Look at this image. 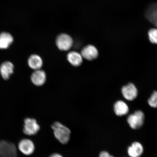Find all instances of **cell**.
<instances>
[{
  "mask_svg": "<svg viewBox=\"0 0 157 157\" xmlns=\"http://www.w3.org/2000/svg\"><path fill=\"white\" fill-rule=\"evenodd\" d=\"M52 128L55 137L59 142L65 144L69 142L71 131L68 127L60 122H55L52 124Z\"/></svg>",
  "mask_w": 157,
  "mask_h": 157,
  "instance_id": "obj_1",
  "label": "cell"
},
{
  "mask_svg": "<svg viewBox=\"0 0 157 157\" xmlns=\"http://www.w3.org/2000/svg\"><path fill=\"white\" fill-rule=\"evenodd\" d=\"M145 116L140 110H137L128 116L127 121L129 126L133 129H138L142 126L144 123Z\"/></svg>",
  "mask_w": 157,
  "mask_h": 157,
  "instance_id": "obj_2",
  "label": "cell"
},
{
  "mask_svg": "<svg viewBox=\"0 0 157 157\" xmlns=\"http://www.w3.org/2000/svg\"><path fill=\"white\" fill-rule=\"evenodd\" d=\"M23 132L27 136L36 135L40 129V125L36 119L32 118H26L25 119Z\"/></svg>",
  "mask_w": 157,
  "mask_h": 157,
  "instance_id": "obj_3",
  "label": "cell"
},
{
  "mask_svg": "<svg viewBox=\"0 0 157 157\" xmlns=\"http://www.w3.org/2000/svg\"><path fill=\"white\" fill-rule=\"evenodd\" d=\"M19 150L26 156L32 155L35 151V145L31 139L25 138L20 141L17 146Z\"/></svg>",
  "mask_w": 157,
  "mask_h": 157,
  "instance_id": "obj_4",
  "label": "cell"
},
{
  "mask_svg": "<svg viewBox=\"0 0 157 157\" xmlns=\"http://www.w3.org/2000/svg\"><path fill=\"white\" fill-rule=\"evenodd\" d=\"M56 43L57 46L60 50L67 51L72 48L73 41L70 35L62 34L59 35L56 39Z\"/></svg>",
  "mask_w": 157,
  "mask_h": 157,
  "instance_id": "obj_5",
  "label": "cell"
},
{
  "mask_svg": "<svg viewBox=\"0 0 157 157\" xmlns=\"http://www.w3.org/2000/svg\"><path fill=\"white\" fill-rule=\"evenodd\" d=\"M121 91L124 98L128 101H132L136 99L138 94L136 86L131 83L123 86Z\"/></svg>",
  "mask_w": 157,
  "mask_h": 157,
  "instance_id": "obj_6",
  "label": "cell"
},
{
  "mask_svg": "<svg viewBox=\"0 0 157 157\" xmlns=\"http://www.w3.org/2000/svg\"><path fill=\"white\" fill-rule=\"evenodd\" d=\"M81 54L83 58L91 61L97 58L99 56V52L95 46L92 45H88L82 49Z\"/></svg>",
  "mask_w": 157,
  "mask_h": 157,
  "instance_id": "obj_7",
  "label": "cell"
},
{
  "mask_svg": "<svg viewBox=\"0 0 157 157\" xmlns=\"http://www.w3.org/2000/svg\"><path fill=\"white\" fill-rule=\"evenodd\" d=\"M31 81L37 86H41L45 83L46 80V73L42 70H35L31 76Z\"/></svg>",
  "mask_w": 157,
  "mask_h": 157,
  "instance_id": "obj_8",
  "label": "cell"
},
{
  "mask_svg": "<svg viewBox=\"0 0 157 157\" xmlns=\"http://www.w3.org/2000/svg\"><path fill=\"white\" fill-rule=\"evenodd\" d=\"M14 66L11 62H5L1 64L0 72L2 77L5 80L8 79L10 76L13 73Z\"/></svg>",
  "mask_w": 157,
  "mask_h": 157,
  "instance_id": "obj_9",
  "label": "cell"
},
{
  "mask_svg": "<svg viewBox=\"0 0 157 157\" xmlns=\"http://www.w3.org/2000/svg\"><path fill=\"white\" fill-rule=\"evenodd\" d=\"M143 152L142 145L140 143H133L128 149V153L131 157H140Z\"/></svg>",
  "mask_w": 157,
  "mask_h": 157,
  "instance_id": "obj_10",
  "label": "cell"
},
{
  "mask_svg": "<svg viewBox=\"0 0 157 157\" xmlns=\"http://www.w3.org/2000/svg\"><path fill=\"white\" fill-rule=\"evenodd\" d=\"M114 110L118 116L126 115L129 112V107L127 104L122 101H118L114 105Z\"/></svg>",
  "mask_w": 157,
  "mask_h": 157,
  "instance_id": "obj_11",
  "label": "cell"
},
{
  "mask_svg": "<svg viewBox=\"0 0 157 157\" xmlns=\"http://www.w3.org/2000/svg\"><path fill=\"white\" fill-rule=\"evenodd\" d=\"M67 59L69 62L75 67L81 65L83 62V57L81 54L74 51L68 53Z\"/></svg>",
  "mask_w": 157,
  "mask_h": 157,
  "instance_id": "obj_12",
  "label": "cell"
},
{
  "mask_svg": "<svg viewBox=\"0 0 157 157\" xmlns=\"http://www.w3.org/2000/svg\"><path fill=\"white\" fill-rule=\"evenodd\" d=\"M28 64L31 68L36 70H40L42 67L43 62L42 59L40 56L34 54L29 56L28 60Z\"/></svg>",
  "mask_w": 157,
  "mask_h": 157,
  "instance_id": "obj_13",
  "label": "cell"
},
{
  "mask_svg": "<svg viewBox=\"0 0 157 157\" xmlns=\"http://www.w3.org/2000/svg\"><path fill=\"white\" fill-rule=\"evenodd\" d=\"M13 39L9 33L3 32L0 34V49L8 48L12 44Z\"/></svg>",
  "mask_w": 157,
  "mask_h": 157,
  "instance_id": "obj_14",
  "label": "cell"
},
{
  "mask_svg": "<svg viewBox=\"0 0 157 157\" xmlns=\"http://www.w3.org/2000/svg\"><path fill=\"white\" fill-rule=\"evenodd\" d=\"M146 17L151 23H154L157 18V3L149 6L146 12Z\"/></svg>",
  "mask_w": 157,
  "mask_h": 157,
  "instance_id": "obj_15",
  "label": "cell"
},
{
  "mask_svg": "<svg viewBox=\"0 0 157 157\" xmlns=\"http://www.w3.org/2000/svg\"><path fill=\"white\" fill-rule=\"evenodd\" d=\"M148 36L150 42L153 44L157 45V29H151L148 32Z\"/></svg>",
  "mask_w": 157,
  "mask_h": 157,
  "instance_id": "obj_16",
  "label": "cell"
},
{
  "mask_svg": "<svg viewBox=\"0 0 157 157\" xmlns=\"http://www.w3.org/2000/svg\"><path fill=\"white\" fill-rule=\"evenodd\" d=\"M148 103L150 107L154 108H157V91L153 92L148 99Z\"/></svg>",
  "mask_w": 157,
  "mask_h": 157,
  "instance_id": "obj_17",
  "label": "cell"
},
{
  "mask_svg": "<svg viewBox=\"0 0 157 157\" xmlns=\"http://www.w3.org/2000/svg\"><path fill=\"white\" fill-rule=\"evenodd\" d=\"M99 157H114L113 156L111 155L107 151H104L101 152L99 155Z\"/></svg>",
  "mask_w": 157,
  "mask_h": 157,
  "instance_id": "obj_18",
  "label": "cell"
},
{
  "mask_svg": "<svg viewBox=\"0 0 157 157\" xmlns=\"http://www.w3.org/2000/svg\"><path fill=\"white\" fill-rule=\"evenodd\" d=\"M49 157H63L62 155L58 153H54L51 155Z\"/></svg>",
  "mask_w": 157,
  "mask_h": 157,
  "instance_id": "obj_19",
  "label": "cell"
},
{
  "mask_svg": "<svg viewBox=\"0 0 157 157\" xmlns=\"http://www.w3.org/2000/svg\"><path fill=\"white\" fill-rule=\"evenodd\" d=\"M153 24L155 25V26L157 27V18L155 19V20L154 21V23Z\"/></svg>",
  "mask_w": 157,
  "mask_h": 157,
  "instance_id": "obj_20",
  "label": "cell"
}]
</instances>
